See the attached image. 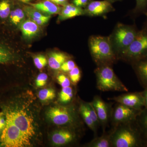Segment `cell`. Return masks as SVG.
Returning a JSON list of instances; mask_svg holds the SVG:
<instances>
[{"mask_svg": "<svg viewBox=\"0 0 147 147\" xmlns=\"http://www.w3.org/2000/svg\"><path fill=\"white\" fill-rule=\"evenodd\" d=\"M89 0H73V5L78 7L82 8L87 5Z\"/></svg>", "mask_w": 147, "mask_h": 147, "instance_id": "cell-34", "label": "cell"}, {"mask_svg": "<svg viewBox=\"0 0 147 147\" xmlns=\"http://www.w3.org/2000/svg\"><path fill=\"white\" fill-rule=\"evenodd\" d=\"M142 110H136L117 103L112 110L110 119L113 127L121 124L135 121Z\"/></svg>", "mask_w": 147, "mask_h": 147, "instance_id": "cell-9", "label": "cell"}, {"mask_svg": "<svg viewBox=\"0 0 147 147\" xmlns=\"http://www.w3.org/2000/svg\"><path fill=\"white\" fill-rule=\"evenodd\" d=\"M25 14V11L20 8L11 11L9 14L11 22L16 26L20 25L24 21Z\"/></svg>", "mask_w": 147, "mask_h": 147, "instance_id": "cell-22", "label": "cell"}, {"mask_svg": "<svg viewBox=\"0 0 147 147\" xmlns=\"http://www.w3.org/2000/svg\"><path fill=\"white\" fill-rule=\"evenodd\" d=\"M79 110V113L84 120V122L86 124L87 126L94 133V137H97V129L98 126L94 123L90 116L87 112L84 106V102H80Z\"/></svg>", "mask_w": 147, "mask_h": 147, "instance_id": "cell-20", "label": "cell"}, {"mask_svg": "<svg viewBox=\"0 0 147 147\" xmlns=\"http://www.w3.org/2000/svg\"><path fill=\"white\" fill-rule=\"evenodd\" d=\"M69 73V78L74 84H78L81 78V72L79 67H75Z\"/></svg>", "mask_w": 147, "mask_h": 147, "instance_id": "cell-29", "label": "cell"}, {"mask_svg": "<svg viewBox=\"0 0 147 147\" xmlns=\"http://www.w3.org/2000/svg\"><path fill=\"white\" fill-rule=\"evenodd\" d=\"M109 99L136 110H142L144 108V97L142 92L128 93Z\"/></svg>", "mask_w": 147, "mask_h": 147, "instance_id": "cell-11", "label": "cell"}, {"mask_svg": "<svg viewBox=\"0 0 147 147\" xmlns=\"http://www.w3.org/2000/svg\"><path fill=\"white\" fill-rule=\"evenodd\" d=\"M18 1H21L22 2L28 3L31 0H18Z\"/></svg>", "mask_w": 147, "mask_h": 147, "instance_id": "cell-38", "label": "cell"}, {"mask_svg": "<svg viewBox=\"0 0 147 147\" xmlns=\"http://www.w3.org/2000/svg\"><path fill=\"white\" fill-rule=\"evenodd\" d=\"M29 4L36 10L46 13L49 15L57 14L61 11L60 8L57 5L50 1H44L41 2L31 3Z\"/></svg>", "mask_w": 147, "mask_h": 147, "instance_id": "cell-16", "label": "cell"}, {"mask_svg": "<svg viewBox=\"0 0 147 147\" xmlns=\"http://www.w3.org/2000/svg\"><path fill=\"white\" fill-rule=\"evenodd\" d=\"M56 5H65L66 4L67 0H49Z\"/></svg>", "mask_w": 147, "mask_h": 147, "instance_id": "cell-37", "label": "cell"}, {"mask_svg": "<svg viewBox=\"0 0 147 147\" xmlns=\"http://www.w3.org/2000/svg\"><path fill=\"white\" fill-rule=\"evenodd\" d=\"M137 122L144 134H147V109H142L137 117Z\"/></svg>", "mask_w": 147, "mask_h": 147, "instance_id": "cell-23", "label": "cell"}, {"mask_svg": "<svg viewBox=\"0 0 147 147\" xmlns=\"http://www.w3.org/2000/svg\"><path fill=\"white\" fill-rule=\"evenodd\" d=\"M113 10L111 3L108 1H93L87 5L85 14L91 16L105 15Z\"/></svg>", "mask_w": 147, "mask_h": 147, "instance_id": "cell-12", "label": "cell"}, {"mask_svg": "<svg viewBox=\"0 0 147 147\" xmlns=\"http://www.w3.org/2000/svg\"><path fill=\"white\" fill-rule=\"evenodd\" d=\"M59 84L62 88L70 86L71 81L69 78L63 74H61L57 77Z\"/></svg>", "mask_w": 147, "mask_h": 147, "instance_id": "cell-33", "label": "cell"}, {"mask_svg": "<svg viewBox=\"0 0 147 147\" xmlns=\"http://www.w3.org/2000/svg\"><path fill=\"white\" fill-rule=\"evenodd\" d=\"M6 124V119L5 117L0 116V136L2 133L3 130L5 127Z\"/></svg>", "mask_w": 147, "mask_h": 147, "instance_id": "cell-35", "label": "cell"}, {"mask_svg": "<svg viewBox=\"0 0 147 147\" xmlns=\"http://www.w3.org/2000/svg\"><path fill=\"white\" fill-rule=\"evenodd\" d=\"M13 56L8 49L0 44V63H6L12 59Z\"/></svg>", "mask_w": 147, "mask_h": 147, "instance_id": "cell-26", "label": "cell"}, {"mask_svg": "<svg viewBox=\"0 0 147 147\" xmlns=\"http://www.w3.org/2000/svg\"><path fill=\"white\" fill-rule=\"evenodd\" d=\"M11 12L10 4L7 0L0 2V18L5 19L9 16Z\"/></svg>", "mask_w": 147, "mask_h": 147, "instance_id": "cell-27", "label": "cell"}, {"mask_svg": "<svg viewBox=\"0 0 147 147\" xmlns=\"http://www.w3.org/2000/svg\"><path fill=\"white\" fill-rule=\"evenodd\" d=\"M89 47L92 58L97 66L111 65L118 59L109 37L92 36L89 40Z\"/></svg>", "mask_w": 147, "mask_h": 147, "instance_id": "cell-2", "label": "cell"}, {"mask_svg": "<svg viewBox=\"0 0 147 147\" xmlns=\"http://www.w3.org/2000/svg\"><path fill=\"white\" fill-rule=\"evenodd\" d=\"M69 59V57L64 53L55 52L49 55L48 63L50 68L53 69H59L61 66Z\"/></svg>", "mask_w": 147, "mask_h": 147, "instance_id": "cell-18", "label": "cell"}, {"mask_svg": "<svg viewBox=\"0 0 147 147\" xmlns=\"http://www.w3.org/2000/svg\"><path fill=\"white\" fill-rule=\"evenodd\" d=\"M76 66L73 61L67 60L61 66L60 70L64 72H69Z\"/></svg>", "mask_w": 147, "mask_h": 147, "instance_id": "cell-32", "label": "cell"}, {"mask_svg": "<svg viewBox=\"0 0 147 147\" xmlns=\"http://www.w3.org/2000/svg\"><path fill=\"white\" fill-rule=\"evenodd\" d=\"M111 134L110 131L108 133H104L103 135L99 137H95L90 143H88L86 146L88 147H111Z\"/></svg>", "mask_w": 147, "mask_h": 147, "instance_id": "cell-19", "label": "cell"}, {"mask_svg": "<svg viewBox=\"0 0 147 147\" xmlns=\"http://www.w3.org/2000/svg\"><path fill=\"white\" fill-rule=\"evenodd\" d=\"M48 79V76L46 74L42 73L40 74L37 76L36 79V86L38 88H42L46 84Z\"/></svg>", "mask_w": 147, "mask_h": 147, "instance_id": "cell-31", "label": "cell"}, {"mask_svg": "<svg viewBox=\"0 0 147 147\" xmlns=\"http://www.w3.org/2000/svg\"><path fill=\"white\" fill-rule=\"evenodd\" d=\"M56 96L55 90L52 88H44L38 92V97L40 100L43 102L54 99Z\"/></svg>", "mask_w": 147, "mask_h": 147, "instance_id": "cell-24", "label": "cell"}, {"mask_svg": "<svg viewBox=\"0 0 147 147\" xmlns=\"http://www.w3.org/2000/svg\"><path fill=\"white\" fill-rule=\"evenodd\" d=\"M85 14V11L81 7L74 5L66 4L61 11L59 19L63 21Z\"/></svg>", "mask_w": 147, "mask_h": 147, "instance_id": "cell-17", "label": "cell"}, {"mask_svg": "<svg viewBox=\"0 0 147 147\" xmlns=\"http://www.w3.org/2000/svg\"><path fill=\"white\" fill-rule=\"evenodd\" d=\"M24 11L25 13L30 17V19L34 21L37 19L46 18L47 16L44 15L40 13L39 11L32 7H26L24 8Z\"/></svg>", "mask_w": 147, "mask_h": 147, "instance_id": "cell-25", "label": "cell"}, {"mask_svg": "<svg viewBox=\"0 0 147 147\" xmlns=\"http://www.w3.org/2000/svg\"><path fill=\"white\" fill-rule=\"evenodd\" d=\"M20 28L23 35L28 39L35 36L40 31L39 25L31 19L23 21L20 24Z\"/></svg>", "mask_w": 147, "mask_h": 147, "instance_id": "cell-15", "label": "cell"}, {"mask_svg": "<svg viewBox=\"0 0 147 147\" xmlns=\"http://www.w3.org/2000/svg\"><path fill=\"white\" fill-rule=\"evenodd\" d=\"M47 119L58 125H73L76 120V113L70 106L58 105L49 108L46 112Z\"/></svg>", "mask_w": 147, "mask_h": 147, "instance_id": "cell-8", "label": "cell"}, {"mask_svg": "<svg viewBox=\"0 0 147 147\" xmlns=\"http://www.w3.org/2000/svg\"><path fill=\"white\" fill-rule=\"evenodd\" d=\"M34 62L37 68L41 69L47 65V60L44 55H37L34 58Z\"/></svg>", "mask_w": 147, "mask_h": 147, "instance_id": "cell-30", "label": "cell"}, {"mask_svg": "<svg viewBox=\"0 0 147 147\" xmlns=\"http://www.w3.org/2000/svg\"><path fill=\"white\" fill-rule=\"evenodd\" d=\"M146 15L147 17V13H146ZM143 28L146 29V30H147V18L146 21V23H145L144 27V28Z\"/></svg>", "mask_w": 147, "mask_h": 147, "instance_id": "cell-39", "label": "cell"}, {"mask_svg": "<svg viewBox=\"0 0 147 147\" xmlns=\"http://www.w3.org/2000/svg\"><path fill=\"white\" fill-rule=\"evenodd\" d=\"M96 88L102 92H127L128 89L124 85L113 71L111 65L97 66L95 70Z\"/></svg>", "mask_w": 147, "mask_h": 147, "instance_id": "cell-3", "label": "cell"}, {"mask_svg": "<svg viewBox=\"0 0 147 147\" xmlns=\"http://www.w3.org/2000/svg\"><path fill=\"white\" fill-rule=\"evenodd\" d=\"M147 56V30L139 31L131 44L118 56V59L134 63Z\"/></svg>", "mask_w": 147, "mask_h": 147, "instance_id": "cell-6", "label": "cell"}, {"mask_svg": "<svg viewBox=\"0 0 147 147\" xmlns=\"http://www.w3.org/2000/svg\"><path fill=\"white\" fill-rule=\"evenodd\" d=\"M139 30L134 25L119 24L109 36L113 50L117 57L125 50L135 39Z\"/></svg>", "mask_w": 147, "mask_h": 147, "instance_id": "cell-5", "label": "cell"}, {"mask_svg": "<svg viewBox=\"0 0 147 147\" xmlns=\"http://www.w3.org/2000/svg\"><path fill=\"white\" fill-rule=\"evenodd\" d=\"M142 95L144 99V108L147 109V87L145 88L144 90L142 92Z\"/></svg>", "mask_w": 147, "mask_h": 147, "instance_id": "cell-36", "label": "cell"}, {"mask_svg": "<svg viewBox=\"0 0 147 147\" xmlns=\"http://www.w3.org/2000/svg\"><path fill=\"white\" fill-rule=\"evenodd\" d=\"M139 82L144 88L147 87V56L132 64Z\"/></svg>", "mask_w": 147, "mask_h": 147, "instance_id": "cell-14", "label": "cell"}, {"mask_svg": "<svg viewBox=\"0 0 147 147\" xmlns=\"http://www.w3.org/2000/svg\"><path fill=\"white\" fill-rule=\"evenodd\" d=\"M74 97V92L70 86L62 88L59 94V99L61 102L66 104L71 102Z\"/></svg>", "mask_w": 147, "mask_h": 147, "instance_id": "cell-21", "label": "cell"}, {"mask_svg": "<svg viewBox=\"0 0 147 147\" xmlns=\"http://www.w3.org/2000/svg\"><path fill=\"white\" fill-rule=\"evenodd\" d=\"M136 6L133 10V14L136 16L147 13V0H136Z\"/></svg>", "mask_w": 147, "mask_h": 147, "instance_id": "cell-28", "label": "cell"}, {"mask_svg": "<svg viewBox=\"0 0 147 147\" xmlns=\"http://www.w3.org/2000/svg\"><path fill=\"white\" fill-rule=\"evenodd\" d=\"M145 138H146V142L147 144V134H144Z\"/></svg>", "mask_w": 147, "mask_h": 147, "instance_id": "cell-40", "label": "cell"}, {"mask_svg": "<svg viewBox=\"0 0 147 147\" xmlns=\"http://www.w3.org/2000/svg\"><path fill=\"white\" fill-rule=\"evenodd\" d=\"M90 102L95 110L100 125L102 126L104 131L111 119L113 110L111 108L112 106L105 102L99 96H94Z\"/></svg>", "mask_w": 147, "mask_h": 147, "instance_id": "cell-10", "label": "cell"}, {"mask_svg": "<svg viewBox=\"0 0 147 147\" xmlns=\"http://www.w3.org/2000/svg\"><path fill=\"white\" fill-rule=\"evenodd\" d=\"M5 117L32 141L36 135L35 125L33 118L26 108L23 106L9 108Z\"/></svg>", "mask_w": 147, "mask_h": 147, "instance_id": "cell-4", "label": "cell"}, {"mask_svg": "<svg viewBox=\"0 0 147 147\" xmlns=\"http://www.w3.org/2000/svg\"><path fill=\"white\" fill-rule=\"evenodd\" d=\"M111 131L112 147H147L145 134L137 120L114 127Z\"/></svg>", "mask_w": 147, "mask_h": 147, "instance_id": "cell-1", "label": "cell"}, {"mask_svg": "<svg viewBox=\"0 0 147 147\" xmlns=\"http://www.w3.org/2000/svg\"><path fill=\"white\" fill-rule=\"evenodd\" d=\"M6 124L0 136V146L25 147L31 146V140L24 135L10 120L6 118Z\"/></svg>", "mask_w": 147, "mask_h": 147, "instance_id": "cell-7", "label": "cell"}, {"mask_svg": "<svg viewBox=\"0 0 147 147\" xmlns=\"http://www.w3.org/2000/svg\"><path fill=\"white\" fill-rule=\"evenodd\" d=\"M76 139V134L69 129L63 128L55 131L51 137L53 144L63 146L72 143Z\"/></svg>", "mask_w": 147, "mask_h": 147, "instance_id": "cell-13", "label": "cell"}]
</instances>
